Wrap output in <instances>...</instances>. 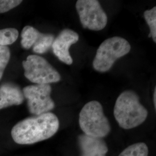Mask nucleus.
Here are the masks:
<instances>
[{
  "label": "nucleus",
  "instance_id": "obj_10",
  "mask_svg": "<svg viewBox=\"0 0 156 156\" xmlns=\"http://www.w3.org/2000/svg\"><path fill=\"white\" fill-rule=\"evenodd\" d=\"M24 100L22 90L12 83H5L0 86V109L13 105H20Z\"/></svg>",
  "mask_w": 156,
  "mask_h": 156
},
{
  "label": "nucleus",
  "instance_id": "obj_14",
  "mask_svg": "<svg viewBox=\"0 0 156 156\" xmlns=\"http://www.w3.org/2000/svg\"><path fill=\"white\" fill-rule=\"evenodd\" d=\"M19 32L16 28L0 30V46H7L13 44L18 38Z\"/></svg>",
  "mask_w": 156,
  "mask_h": 156
},
{
  "label": "nucleus",
  "instance_id": "obj_12",
  "mask_svg": "<svg viewBox=\"0 0 156 156\" xmlns=\"http://www.w3.org/2000/svg\"><path fill=\"white\" fill-rule=\"evenodd\" d=\"M149 149L143 142L130 145L125 149L118 156H148Z\"/></svg>",
  "mask_w": 156,
  "mask_h": 156
},
{
  "label": "nucleus",
  "instance_id": "obj_15",
  "mask_svg": "<svg viewBox=\"0 0 156 156\" xmlns=\"http://www.w3.org/2000/svg\"><path fill=\"white\" fill-rule=\"evenodd\" d=\"M144 17L150 28L149 37H151L153 41L156 42V7L154 6L150 10L144 12Z\"/></svg>",
  "mask_w": 156,
  "mask_h": 156
},
{
  "label": "nucleus",
  "instance_id": "obj_16",
  "mask_svg": "<svg viewBox=\"0 0 156 156\" xmlns=\"http://www.w3.org/2000/svg\"><path fill=\"white\" fill-rule=\"evenodd\" d=\"M11 52L8 46H0V80L10 60Z\"/></svg>",
  "mask_w": 156,
  "mask_h": 156
},
{
  "label": "nucleus",
  "instance_id": "obj_3",
  "mask_svg": "<svg viewBox=\"0 0 156 156\" xmlns=\"http://www.w3.org/2000/svg\"><path fill=\"white\" fill-rule=\"evenodd\" d=\"M79 123L84 134L91 137L102 138L111 131L102 106L97 101H91L84 105L79 113Z\"/></svg>",
  "mask_w": 156,
  "mask_h": 156
},
{
  "label": "nucleus",
  "instance_id": "obj_8",
  "mask_svg": "<svg viewBox=\"0 0 156 156\" xmlns=\"http://www.w3.org/2000/svg\"><path fill=\"white\" fill-rule=\"evenodd\" d=\"M79 39V36L75 31L68 28L62 30L55 38L51 46L55 55L62 62L71 65L73 60L70 55L69 48L71 45L76 43Z\"/></svg>",
  "mask_w": 156,
  "mask_h": 156
},
{
  "label": "nucleus",
  "instance_id": "obj_1",
  "mask_svg": "<svg viewBox=\"0 0 156 156\" xmlns=\"http://www.w3.org/2000/svg\"><path fill=\"white\" fill-rule=\"evenodd\" d=\"M59 126L55 114L45 113L18 122L12 129V138L17 144L32 145L52 137L57 132Z\"/></svg>",
  "mask_w": 156,
  "mask_h": 156
},
{
  "label": "nucleus",
  "instance_id": "obj_17",
  "mask_svg": "<svg viewBox=\"0 0 156 156\" xmlns=\"http://www.w3.org/2000/svg\"><path fill=\"white\" fill-rule=\"evenodd\" d=\"M22 2L19 0H0V13L9 11L19 5Z\"/></svg>",
  "mask_w": 156,
  "mask_h": 156
},
{
  "label": "nucleus",
  "instance_id": "obj_4",
  "mask_svg": "<svg viewBox=\"0 0 156 156\" xmlns=\"http://www.w3.org/2000/svg\"><path fill=\"white\" fill-rule=\"evenodd\" d=\"M131 46L126 39L114 37L105 40L97 50L93 66L99 73H106L111 69L117 59L127 55Z\"/></svg>",
  "mask_w": 156,
  "mask_h": 156
},
{
  "label": "nucleus",
  "instance_id": "obj_9",
  "mask_svg": "<svg viewBox=\"0 0 156 156\" xmlns=\"http://www.w3.org/2000/svg\"><path fill=\"white\" fill-rule=\"evenodd\" d=\"M81 156H106L108 148L102 138L82 134L78 136Z\"/></svg>",
  "mask_w": 156,
  "mask_h": 156
},
{
  "label": "nucleus",
  "instance_id": "obj_13",
  "mask_svg": "<svg viewBox=\"0 0 156 156\" xmlns=\"http://www.w3.org/2000/svg\"><path fill=\"white\" fill-rule=\"evenodd\" d=\"M55 40L53 35L43 34L39 42L33 47L34 52L38 54H44L49 50Z\"/></svg>",
  "mask_w": 156,
  "mask_h": 156
},
{
  "label": "nucleus",
  "instance_id": "obj_5",
  "mask_svg": "<svg viewBox=\"0 0 156 156\" xmlns=\"http://www.w3.org/2000/svg\"><path fill=\"white\" fill-rule=\"evenodd\" d=\"M25 77L38 84H50L60 81L61 76L49 62L41 56L31 55L22 62Z\"/></svg>",
  "mask_w": 156,
  "mask_h": 156
},
{
  "label": "nucleus",
  "instance_id": "obj_7",
  "mask_svg": "<svg viewBox=\"0 0 156 156\" xmlns=\"http://www.w3.org/2000/svg\"><path fill=\"white\" fill-rule=\"evenodd\" d=\"M76 9L83 28L100 31L106 27L108 17L98 1L78 0Z\"/></svg>",
  "mask_w": 156,
  "mask_h": 156
},
{
  "label": "nucleus",
  "instance_id": "obj_18",
  "mask_svg": "<svg viewBox=\"0 0 156 156\" xmlns=\"http://www.w3.org/2000/svg\"><path fill=\"white\" fill-rule=\"evenodd\" d=\"M153 103H154V105L155 109H156V89L155 88L154 91V94H153Z\"/></svg>",
  "mask_w": 156,
  "mask_h": 156
},
{
  "label": "nucleus",
  "instance_id": "obj_2",
  "mask_svg": "<svg viewBox=\"0 0 156 156\" xmlns=\"http://www.w3.org/2000/svg\"><path fill=\"white\" fill-rule=\"evenodd\" d=\"M140 97L133 90H126L116 100L113 114L121 128L129 129L144 123L148 111L140 101Z\"/></svg>",
  "mask_w": 156,
  "mask_h": 156
},
{
  "label": "nucleus",
  "instance_id": "obj_6",
  "mask_svg": "<svg viewBox=\"0 0 156 156\" xmlns=\"http://www.w3.org/2000/svg\"><path fill=\"white\" fill-rule=\"evenodd\" d=\"M51 90L50 84H35L23 88V94L31 114L39 115L50 112L55 108V102L51 98Z\"/></svg>",
  "mask_w": 156,
  "mask_h": 156
},
{
  "label": "nucleus",
  "instance_id": "obj_11",
  "mask_svg": "<svg viewBox=\"0 0 156 156\" xmlns=\"http://www.w3.org/2000/svg\"><path fill=\"white\" fill-rule=\"evenodd\" d=\"M42 34L32 26L24 27L21 33V45L23 48L28 50L33 48L39 42Z\"/></svg>",
  "mask_w": 156,
  "mask_h": 156
}]
</instances>
